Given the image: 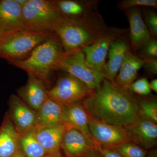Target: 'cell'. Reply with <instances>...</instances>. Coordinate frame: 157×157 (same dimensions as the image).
<instances>
[{"label": "cell", "instance_id": "cell-1", "mask_svg": "<svg viewBox=\"0 0 157 157\" xmlns=\"http://www.w3.org/2000/svg\"><path fill=\"white\" fill-rule=\"evenodd\" d=\"M81 103L90 117L109 124L124 128L139 116L136 95L106 78Z\"/></svg>", "mask_w": 157, "mask_h": 157}, {"label": "cell", "instance_id": "cell-2", "mask_svg": "<svg viewBox=\"0 0 157 157\" xmlns=\"http://www.w3.org/2000/svg\"><path fill=\"white\" fill-rule=\"evenodd\" d=\"M64 51L58 37L54 33L37 46L25 59L11 63L41 79L46 87L49 86L53 73L59 66Z\"/></svg>", "mask_w": 157, "mask_h": 157}, {"label": "cell", "instance_id": "cell-3", "mask_svg": "<svg viewBox=\"0 0 157 157\" xmlns=\"http://www.w3.org/2000/svg\"><path fill=\"white\" fill-rule=\"evenodd\" d=\"M105 21L90 22L62 17L54 28L65 52L89 46L104 36L110 29Z\"/></svg>", "mask_w": 157, "mask_h": 157}, {"label": "cell", "instance_id": "cell-4", "mask_svg": "<svg viewBox=\"0 0 157 157\" xmlns=\"http://www.w3.org/2000/svg\"><path fill=\"white\" fill-rule=\"evenodd\" d=\"M53 34L25 28L5 33L0 39V57L10 63L23 60Z\"/></svg>", "mask_w": 157, "mask_h": 157}, {"label": "cell", "instance_id": "cell-5", "mask_svg": "<svg viewBox=\"0 0 157 157\" xmlns=\"http://www.w3.org/2000/svg\"><path fill=\"white\" fill-rule=\"evenodd\" d=\"M22 13L25 28L37 32L53 33L62 17L54 1L28 0Z\"/></svg>", "mask_w": 157, "mask_h": 157}, {"label": "cell", "instance_id": "cell-6", "mask_svg": "<svg viewBox=\"0 0 157 157\" xmlns=\"http://www.w3.org/2000/svg\"><path fill=\"white\" fill-rule=\"evenodd\" d=\"M59 70L72 75L94 90L100 85L104 77L88 64L82 48L65 52L59 66Z\"/></svg>", "mask_w": 157, "mask_h": 157}, {"label": "cell", "instance_id": "cell-7", "mask_svg": "<svg viewBox=\"0 0 157 157\" xmlns=\"http://www.w3.org/2000/svg\"><path fill=\"white\" fill-rule=\"evenodd\" d=\"M63 73L54 86L47 90L51 100L61 105H69L82 102L94 90L74 76Z\"/></svg>", "mask_w": 157, "mask_h": 157}, {"label": "cell", "instance_id": "cell-8", "mask_svg": "<svg viewBox=\"0 0 157 157\" xmlns=\"http://www.w3.org/2000/svg\"><path fill=\"white\" fill-rule=\"evenodd\" d=\"M128 32L127 29L110 27L109 31L103 37L92 45L82 48L88 64L97 72L103 74L110 46L117 39Z\"/></svg>", "mask_w": 157, "mask_h": 157}, {"label": "cell", "instance_id": "cell-9", "mask_svg": "<svg viewBox=\"0 0 157 157\" xmlns=\"http://www.w3.org/2000/svg\"><path fill=\"white\" fill-rule=\"evenodd\" d=\"M63 17L90 22L104 21L98 9V0L54 1Z\"/></svg>", "mask_w": 157, "mask_h": 157}, {"label": "cell", "instance_id": "cell-10", "mask_svg": "<svg viewBox=\"0 0 157 157\" xmlns=\"http://www.w3.org/2000/svg\"><path fill=\"white\" fill-rule=\"evenodd\" d=\"M89 128L95 144L111 149L130 140L123 127L109 124L89 117Z\"/></svg>", "mask_w": 157, "mask_h": 157}, {"label": "cell", "instance_id": "cell-11", "mask_svg": "<svg viewBox=\"0 0 157 157\" xmlns=\"http://www.w3.org/2000/svg\"><path fill=\"white\" fill-rule=\"evenodd\" d=\"M9 106V111L7 114L21 135L35 129L36 111L16 95L12 94L10 97Z\"/></svg>", "mask_w": 157, "mask_h": 157}, {"label": "cell", "instance_id": "cell-12", "mask_svg": "<svg viewBox=\"0 0 157 157\" xmlns=\"http://www.w3.org/2000/svg\"><path fill=\"white\" fill-rule=\"evenodd\" d=\"M124 128L129 140L147 150L156 145L157 125L153 122L139 116L133 123Z\"/></svg>", "mask_w": 157, "mask_h": 157}, {"label": "cell", "instance_id": "cell-13", "mask_svg": "<svg viewBox=\"0 0 157 157\" xmlns=\"http://www.w3.org/2000/svg\"><path fill=\"white\" fill-rule=\"evenodd\" d=\"M141 9V7H136L124 11L129 21V45L133 52L138 51L151 37L142 18Z\"/></svg>", "mask_w": 157, "mask_h": 157}, {"label": "cell", "instance_id": "cell-14", "mask_svg": "<svg viewBox=\"0 0 157 157\" xmlns=\"http://www.w3.org/2000/svg\"><path fill=\"white\" fill-rule=\"evenodd\" d=\"M95 148V144L77 129H67L62 139L61 149L67 157H85Z\"/></svg>", "mask_w": 157, "mask_h": 157}, {"label": "cell", "instance_id": "cell-15", "mask_svg": "<svg viewBox=\"0 0 157 157\" xmlns=\"http://www.w3.org/2000/svg\"><path fill=\"white\" fill-rule=\"evenodd\" d=\"M89 117L81 102L63 106L62 124L67 129H77L94 143L89 128Z\"/></svg>", "mask_w": 157, "mask_h": 157}, {"label": "cell", "instance_id": "cell-16", "mask_svg": "<svg viewBox=\"0 0 157 157\" xmlns=\"http://www.w3.org/2000/svg\"><path fill=\"white\" fill-rule=\"evenodd\" d=\"M47 87L41 79L28 74L25 85L17 90L18 97L32 109L36 111L48 98Z\"/></svg>", "mask_w": 157, "mask_h": 157}, {"label": "cell", "instance_id": "cell-17", "mask_svg": "<svg viewBox=\"0 0 157 157\" xmlns=\"http://www.w3.org/2000/svg\"><path fill=\"white\" fill-rule=\"evenodd\" d=\"M127 35L117 39L109 48L107 55L108 60L106 62L103 70L104 78L109 81H115L122 64L126 52L130 48Z\"/></svg>", "mask_w": 157, "mask_h": 157}, {"label": "cell", "instance_id": "cell-18", "mask_svg": "<svg viewBox=\"0 0 157 157\" xmlns=\"http://www.w3.org/2000/svg\"><path fill=\"white\" fill-rule=\"evenodd\" d=\"M67 129L63 124L43 126L35 128L37 140L47 155L60 152L62 139Z\"/></svg>", "mask_w": 157, "mask_h": 157}, {"label": "cell", "instance_id": "cell-19", "mask_svg": "<svg viewBox=\"0 0 157 157\" xmlns=\"http://www.w3.org/2000/svg\"><path fill=\"white\" fill-rule=\"evenodd\" d=\"M0 25L6 33L25 28L22 7L14 0L0 1Z\"/></svg>", "mask_w": 157, "mask_h": 157}, {"label": "cell", "instance_id": "cell-20", "mask_svg": "<svg viewBox=\"0 0 157 157\" xmlns=\"http://www.w3.org/2000/svg\"><path fill=\"white\" fill-rule=\"evenodd\" d=\"M20 136L6 113L0 126V157H11L19 149Z\"/></svg>", "mask_w": 157, "mask_h": 157}, {"label": "cell", "instance_id": "cell-21", "mask_svg": "<svg viewBox=\"0 0 157 157\" xmlns=\"http://www.w3.org/2000/svg\"><path fill=\"white\" fill-rule=\"evenodd\" d=\"M144 62V60L135 54L129 48L126 52L115 82L121 86L129 89V86L137 78L138 71L142 67Z\"/></svg>", "mask_w": 157, "mask_h": 157}, {"label": "cell", "instance_id": "cell-22", "mask_svg": "<svg viewBox=\"0 0 157 157\" xmlns=\"http://www.w3.org/2000/svg\"><path fill=\"white\" fill-rule=\"evenodd\" d=\"M63 106L48 98L36 111L35 128L43 126L63 124Z\"/></svg>", "mask_w": 157, "mask_h": 157}, {"label": "cell", "instance_id": "cell-23", "mask_svg": "<svg viewBox=\"0 0 157 157\" xmlns=\"http://www.w3.org/2000/svg\"><path fill=\"white\" fill-rule=\"evenodd\" d=\"M19 148L26 157H45L47 155L37 140L35 129L21 135Z\"/></svg>", "mask_w": 157, "mask_h": 157}, {"label": "cell", "instance_id": "cell-24", "mask_svg": "<svg viewBox=\"0 0 157 157\" xmlns=\"http://www.w3.org/2000/svg\"><path fill=\"white\" fill-rule=\"evenodd\" d=\"M136 97L138 102L139 116L157 124V97L156 96L149 95H136Z\"/></svg>", "mask_w": 157, "mask_h": 157}, {"label": "cell", "instance_id": "cell-25", "mask_svg": "<svg viewBox=\"0 0 157 157\" xmlns=\"http://www.w3.org/2000/svg\"><path fill=\"white\" fill-rule=\"evenodd\" d=\"M113 151L121 157H146L147 150L131 140H127L118 144Z\"/></svg>", "mask_w": 157, "mask_h": 157}, {"label": "cell", "instance_id": "cell-26", "mask_svg": "<svg viewBox=\"0 0 157 157\" xmlns=\"http://www.w3.org/2000/svg\"><path fill=\"white\" fill-rule=\"evenodd\" d=\"M141 14L144 21L145 23L151 37H157V14L153 8L143 7Z\"/></svg>", "mask_w": 157, "mask_h": 157}, {"label": "cell", "instance_id": "cell-27", "mask_svg": "<svg viewBox=\"0 0 157 157\" xmlns=\"http://www.w3.org/2000/svg\"><path fill=\"white\" fill-rule=\"evenodd\" d=\"M138 56L144 60L157 59V38L151 37L138 50Z\"/></svg>", "mask_w": 157, "mask_h": 157}, {"label": "cell", "instance_id": "cell-28", "mask_svg": "<svg viewBox=\"0 0 157 157\" xmlns=\"http://www.w3.org/2000/svg\"><path fill=\"white\" fill-rule=\"evenodd\" d=\"M136 7H145L157 9V0H122L119 2L117 8L124 11L126 9Z\"/></svg>", "mask_w": 157, "mask_h": 157}, {"label": "cell", "instance_id": "cell-29", "mask_svg": "<svg viewBox=\"0 0 157 157\" xmlns=\"http://www.w3.org/2000/svg\"><path fill=\"white\" fill-rule=\"evenodd\" d=\"M129 89L135 94L140 96L149 95L151 90L149 82L146 78H140L134 81L129 86Z\"/></svg>", "mask_w": 157, "mask_h": 157}, {"label": "cell", "instance_id": "cell-30", "mask_svg": "<svg viewBox=\"0 0 157 157\" xmlns=\"http://www.w3.org/2000/svg\"><path fill=\"white\" fill-rule=\"evenodd\" d=\"M142 68L144 72L151 76H156L157 74V59L144 60Z\"/></svg>", "mask_w": 157, "mask_h": 157}, {"label": "cell", "instance_id": "cell-31", "mask_svg": "<svg viewBox=\"0 0 157 157\" xmlns=\"http://www.w3.org/2000/svg\"><path fill=\"white\" fill-rule=\"evenodd\" d=\"M95 148L103 157H121L111 149L106 148L98 144H95Z\"/></svg>", "mask_w": 157, "mask_h": 157}, {"label": "cell", "instance_id": "cell-32", "mask_svg": "<svg viewBox=\"0 0 157 157\" xmlns=\"http://www.w3.org/2000/svg\"><path fill=\"white\" fill-rule=\"evenodd\" d=\"M85 157H103L96 148L91 151Z\"/></svg>", "mask_w": 157, "mask_h": 157}, {"label": "cell", "instance_id": "cell-33", "mask_svg": "<svg viewBox=\"0 0 157 157\" xmlns=\"http://www.w3.org/2000/svg\"><path fill=\"white\" fill-rule=\"evenodd\" d=\"M150 87L151 90H152L155 92H157V79H153L149 82Z\"/></svg>", "mask_w": 157, "mask_h": 157}, {"label": "cell", "instance_id": "cell-34", "mask_svg": "<svg viewBox=\"0 0 157 157\" xmlns=\"http://www.w3.org/2000/svg\"><path fill=\"white\" fill-rule=\"evenodd\" d=\"M146 157H157V150L151 151L148 154H147Z\"/></svg>", "mask_w": 157, "mask_h": 157}, {"label": "cell", "instance_id": "cell-35", "mask_svg": "<svg viewBox=\"0 0 157 157\" xmlns=\"http://www.w3.org/2000/svg\"><path fill=\"white\" fill-rule=\"evenodd\" d=\"M11 157H26L25 155L24 154L21 152L20 149L18 150V151L14 154Z\"/></svg>", "mask_w": 157, "mask_h": 157}, {"label": "cell", "instance_id": "cell-36", "mask_svg": "<svg viewBox=\"0 0 157 157\" xmlns=\"http://www.w3.org/2000/svg\"><path fill=\"white\" fill-rule=\"evenodd\" d=\"M14 1L22 7L27 2L28 0H14Z\"/></svg>", "mask_w": 157, "mask_h": 157}, {"label": "cell", "instance_id": "cell-37", "mask_svg": "<svg viewBox=\"0 0 157 157\" xmlns=\"http://www.w3.org/2000/svg\"><path fill=\"white\" fill-rule=\"evenodd\" d=\"M45 157H67L62 155L60 152L52 155H47Z\"/></svg>", "mask_w": 157, "mask_h": 157}, {"label": "cell", "instance_id": "cell-38", "mask_svg": "<svg viewBox=\"0 0 157 157\" xmlns=\"http://www.w3.org/2000/svg\"><path fill=\"white\" fill-rule=\"evenodd\" d=\"M5 33H6V32L4 30L2 27L0 25V39L3 36V35L5 34Z\"/></svg>", "mask_w": 157, "mask_h": 157}]
</instances>
